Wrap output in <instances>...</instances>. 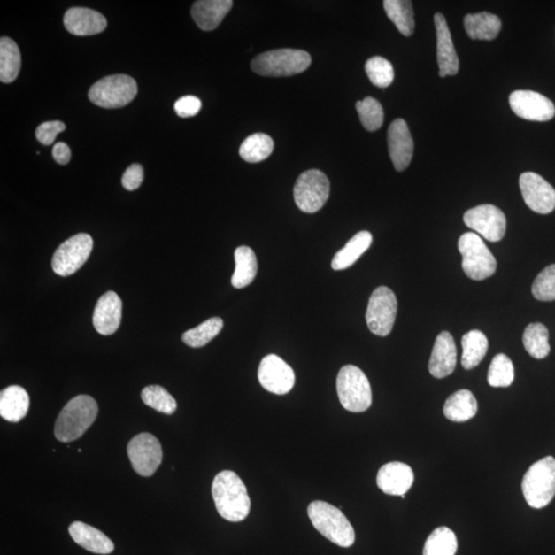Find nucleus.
I'll use <instances>...</instances> for the list:
<instances>
[{
	"mask_svg": "<svg viewBox=\"0 0 555 555\" xmlns=\"http://www.w3.org/2000/svg\"><path fill=\"white\" fill-rule=\"evenodd\" d=\"M528 505L544 508L555 496V459L546 457L531 466L521 484Z\"/></svg>",
	"mask_w": 555,
	"mask_h": 555,
	"instance_id": "nucleus-5",
	"label": "nucleus"
},
{
	"mask_svg": "<svg viewBox=\"0 0 555 555\" xmlns=\"http://www.w3.org/2000/svg\"><path fill=\"white\" fill-rule=\"evenodd\" d=\"M464 27L472 40L493 41L500 34L502 22L499 17L482 12L466 16Z\"/></svg>",
	"mask_w": 555,
	"mask_h": 555,
	"instance_id": "nucleus-26",
	"label": "nucleus"
},
{
	"mask_svg": "<svg viewBox=\"0 0 555 555\" xmlns=\"http://www.w3.org/2000/svg\"><path fill=\"white\" fill-rule=\"evenodd\" d=\"M373 243V235L369 232L363 231L356 234L348 241L339 252L335 255L331 266L335 271L346 270L352 266L361 258Z\"/></svg>",
	"mask_w": 555,
	"mask_h": 555,
	"instance_id": "nucleus-29",
	"label": "nucleus"
},
{
	"mask_svg": "<svg viewBox=\"0 0 555 555\" xmlns=\"http://www.w3.org/2000/svg\"><path fill=\"white\" fill-rule=\"evenodd\" d=\"M175 112L182 119L197 116L201 111L202 102L195 96H184L178 99L175 104Z\"/></svg>",
	"mask_w": 555,
	"mask_h": 555,
	"instance_id": "nucleus-43",
	"label": "nucleus"
},
{
	"mask_svg": "<svg viewBox=\"0 0 555 555\" xmlns=\"http://www.w3.org/2000/svg\"><path fill=\"white\" fill-rule=\"evenodd\" d=\"M232 0H200L191 6V17L203 31H212L220 27L233 6Z\"/></svg>",
	"mask_w": 555,
	"mask_h": 555,
	"instance_id": "nucleus-23",
	"label": "nucleus"
},
{
	"mask_svg": "<svg viewBox=\"0 0 555 555\" xmlns=\"http://www.w3.org/2000/svg\"><path fill=\"white\" fill-rule=\"evenodd\" d=\"M459 251L462 254L463 270L472 280L482 281L493 276L497 261L480 235L466 233L459 239Z\"/></svg>",
	"mask_w": 555,
	"mask_h": 555,
	"instance_id": "nucleus-7",
	"label": "nucleus"
},
{
	"mask_svg": "<svg viewBox=\"0 0 555 555\" xmlns=\"http://www.w3.org/2000/svg\"><path fill=\"white\" fill-rule=\"evenodd\" d=\"M509 104L516 116L534 122H547L555 114L552 102L533 91L513 92L510 95Z\"/></svg>",
	"mask_w": 555,
	"mask_h": 555,
	"instance_id": "nucleus-16",
	"label": "nucleus"
},
{
	"mask_svg": "<svg viewBox=\"0 0 555 555\" xmlns=\"http://www.w3.org/2000/svg\"><path fill=\"white\" fill-rule=\"evenodd\" d=\"M465 225L489 242H499L506 233V217L494 205H481L464 214Z\"/></svg>",
	"mask_w": 555,
	"mask_h": 555,
	"instance_id": "nucleus-13",
	"label": "nucleus"
},
{
	"mask_svg": "<svg viewBox=\"0 0 555 555\" xmlns=\"http://www.w3.org/2000/svg\"><path fill=\"white\" fill-rule=\"evenodd\" d=\"M532 293L538 301H555V265L545 267L535 279Z\"/></svg>",
	"mask_w": 555,
	"mask_h": 555,
	"instance_id": "nucleus-41",
	"label": "nucleus"
},
{
	"mask_svg": "<svg viewBox=\"0 0 555 555\" xmlns=\"http://www.w3.org/2000/svg\"><path fill=\"white\" fill-rule=\"evenodd\" d=\"M437 36V62L440 78L446 75H456L459 72L458 55L445 17L440 12L434 16Z\"/></svg>",
	"mask_w": 555,
	"mask_h": 555,
	"instance_id": "nucleus-20",
	"label": "nucleus"
},
{
	"mask_svg": "<svg viewBox=\"0 0 555 555\" xmlns=\"http://www.w3.org/2000/svg\"><path fill=\"white\" fill-rule=\"evenodd\" d=\"M29 406V395L21 386H10L0 393V416L8 422H20Z\"/></svg>",
	"mask_w": 555,
	"mask_h": 555,
	"instance_id": "nucleus-25",
	"label": "nucleus"
},
{
	"mask_svg": "<svg viewBox=\"0 0 555 555\" xmlns=\"http://www.w3.org/2000/svg\"><path fill=\"white\" fill-rule=\"evenodd\" d=\"M223 328L221 318H210L193 329L185 331L182 341L191 348H202L220 334Z\"/></svg>",
	"mask_w": 555,
	"mask_h": 555,
	"instance_id": "nucleus-35",
	"label": "nucleus"
},
{
	"mask_svg": "<svg viewBox=\"0 0 555 555\" xmlns=\"http://www.w3.org/2000/svg\"><path fill=\"white\" fill-rule=\"evenodd\" d=\"M366 72L369 81H372L375 87L387 88L390 86L394 81V68L392 64L380 56L373 57V58L367 60Z\"/></svg>",
	"mask_w": 555,
	"mask_h": 555,
	"instance_id": "nucleus-40",
	"label": "nucleus"
},
{
	"mask_svg": "<svg viewBox=\"0 0 555 555\" xmlns=\"http://www.w3.org/2000/svg\"><path fill=\"white\" fill-rule=\"evenodd\" d=\"M258 381L266 391L277 395L289 393L295 387L296 374L293 369L277 355H267L261 360Z\"/></svg>",
	"mask_w": 555,
	"mask_h": 555,
	"instance_id": "nucleus-14",
	"label": "nucleus"
},
{
	"mask_svg": "<svg viewBox=\"0 0 555 555\" xmlns=\"http://www.w3.org/2000/svg\"><path fill=\"white\" fill-rule=\"evenodd\" d=\"M413 472L410 466L401 462L388 463L380 469L376 483L382 492L392 496H404L412 487Z\"/></svg>",
	"mask_w": 555,
	"mask_h": 555,
	"instance_id": "nucleus-19",
	"label": "nucleus"
},
{
	"mask_svg": "<svg viewBox=\"0 0 555 555\" xmlns=\"http://www.w3.org/2000/svg\"><path fill=\"white\" fill-rule=\"evenodd\" d=\"M462 366L465 369L476 367L487 355L489 341L480 330H471L462 339Z\"/></svg>",
	"mask_w": 555,
	"mask_h": 555,
	"instance_id": "nucleus-31",
	"label": "nucleus"
},
{
	"mask_svg": "<svg viewBox=\"0 0 555 555\" xmlns=\"http://www.w3.org/2000/svg\"><path fill=\"white\" fill-rule=\"evenodd\" d=\"M21 53L17 43L10 37L0 40V81L11 84L18 78L21 70Z\"/></svg>",
	"mask_w": 555,
	"mask_h": 555,
	"instance_id": "nucleus-30",
	"label": "nucleus"
},
{
	"mask_svg": "<svg viewBox=\"0 0 555 555\" xmlns=\"http://www.w3.org/2000/svg\"><path fill=\"white\" fill-rule=\"evenodd\" d=\"M457 366V347L454 337L448 331L437 336L434 343L429 372L436 379H443L452 373Z\"/></svg>",
	"mask_w": 555,
	"mask_h": 555,
	"instance_id": "nucleus-22",
	"label": "nucleus"
},
{
	"mask_svg": "<svg viewBox=\"0 0 555 555\" xmlns=\"http://www.w3.org/2000/svg\"><path fill=\"white\" fill-rule=\"evenodd\" d=\"M457 550L455 533L449 528L440 527L426 540L423 555H455Z\"/></svg>",
	"mask_w": 555,
	"mask_h": 555,
	"instance_id": "nucleus-36",
	"label": "nucleus"
},
{
	"mask_svg": "<svg viewBox=\"0 0 555 555\" xmlns=\"http://www.w3.org/2000/svg\"><path fill=\"white\" fill-rule=\"evenodd\" d=\"M94 242L90 235H73L57 249L53 260V271L61 277H68L78 272L87 263L93 251Z\"/></svg>",
	"mask_w": 555,
	"mask_h": 555,
	"instance_id": "nucleus-11",
	"label": "nucleus"
},
{
	"mask_svg": "<svg viewBox=\"0 0 555 555\" xmlns=\"http://www.w3.org/2000/svg\"><path fill=\"white\" fill-rule=\"evenodd\" d=\"M397 314V298L386 286L378 287L369 298L366 323L375 335L387 336L391 334Z\"/></svg>",
	"mask_w": 555,
	"mask_h": 555,
	"instance_id": "nucleus-10",
	"label": "nucleus"
},
{
	"mask_svg": "<svg viewBox=\"0 0 555 555\" xmlns=\"http://www.w3.org/2000/svg\"><path fill=\"white\" fill-rule=\"evenodd\" d=\"M53 158L57 163L66 165L70 162V158H72V150H70L66 143H56L53 149Z\"/></svg>",
	"mask_w": 555,
	"mask_h": 555,
	"instance_id": "nucleus-45",
	"label": "nucleus"
},
{
	"mask_svg": "<svg viewBox=\"0 0 555 555\" xmlns=\"http://www.w3.org/2000/svg\"><path fill=\"white\" fill-rule=\"evenodd\" d=\"M138 93L137 82L129 75L105 76L89 91L93 104L104 108H119L130 104Z\"/></svg>",
	"mask_w": 555,
	"mask_h": 555,
	"instance_id": "nucleus-8",
	"label": "nucleus"
},
{
	"mask_svg": "<svg viewBox=\"0 0 555 555\" xmlns=\"http://www.w3.org/2000/svg\"><path fill=\"white\" fill-rule=\"evenodd\" d=\"M69 534L76 544L88 551L110 554L114 551L113 542L105 534L84 522L74 521L69 527Z\"/></svg>",
	"mask_w": 555,
	"mask_h": 555,
	"instance_id": "nucleus-24",
	"label": "nucleus"
},
{
	"mask_svg": "<svg viewBox=\"0 0 555 555\" xmlns=\"http://www.w3.org/2000/svg\"><path fill=\"white\" fill-rule=\"evenodd\" d=\"M522 197L533 212L540 214L551 213L555 208V189L543 177L526 172L520 178Z\"/></svg>",
	"mask_w": 555,
	"mask_h": 555,
	"instance_id": "nucleus-15",
	"label": "nucleus"
},
{
	"mask_svg": "<svg viewBox=\"0 0 555 555\" xmlns=\"http://www.w3.org/2000/svg\"><path fill=\"white\" fill-rule=\"evenodd\" d=\"M98 416V405L89 395H79L63 407L55 424V436L61 443L81 438Z\"/></svg>",
	"mask_w": 555,
	"mask_h": 555,
	"instance_id": "nucleus-2",
	"label": "nucleus"
},
{
	"mask_svg": "<svg viewBox=\"0 0 555 555\" xmlns=\"http://www.w3.org/2000/svg\"><path fill=\"white\" fill-rule=\"evenodd\" d=\"M524 346L535 359H544L551 352L550 333L541 323H532L525 330Z\"/></svg>",
	"mask_w": 555,
	"mask_h": 555,
	"instance_id": "nucleus-34",
	"label": "nucleus"
},
{
	"mask_svg": "<svg viewBox=\"0 0 555 555\" xmlns=\"http://www.w3.org/2000/svg\"><path fill=\"white\" fill-rule=\"evenodd\" d=\"M309 53L302 50L279 49L260 54L252 60L255 73L271 78L291 76L302 73L311 66Z\"/></svg>",
	"mask_w": 555,
	"mask_h": 555,
	"instance_id": "nucleus-4",
	"label": "nucleus"
},
{
	"mask_svg": "<svg viewBox=\"0 0 555 555\" xmlns=\"http://www.w3.org/2000/svg\"><path fill=\"white\" fill-rule=\"evenodd\" d=\"M273 139L266 134L258 133L247 137L241 144L239 154L248 163H259L272 155Z\"/></svg>",
	"mask_w": 555,
	"mask_h": 555,
	"instance_id": "nucleus-33",
	"label": "nucleus"
},
{
	"mask_svg": "<svg viewBox=\"0 0 555 555\" xmlns=\"http://www.w3.org/2000/svg\"><path fill=\"white\" fill-rule=\"evenodd\" d=\"M356 110L361 124L369 132L379 130L384 123V110L380 102L373 97L357 102Z\"/></svg>",
	"mask_w": 555,
	"mask_h": 555,
	"instance_id": "nucleus-39",
	"label": "nucleus"
},
{
	"mask_svg": "<svg viewBox=\"0 0 555 555\" xmlns=\"http://www.w3.org/2000/svg\"><path fill=\"white\" fill-rule=\"evenodd\" d=\"M144 180V171L142 165L133 164L125 171L122 178L123 187L127 190H135L139 189Z\"/></svg>",
	"mask_w": 555,
	"mask_h": 555,
	"instance_id": "nucleus-44",
	"label": "nucleus"
},
{
	"mask_svg": "<svg viewBox=\"0 0 555 555\" xmlns=\"http://www.w3.org/2000/svg\"><path fill=\"white\" fill-rule=\"evenodd\" d=\"M235 269L232 277L235 289L251 284L258 271V258L251 247L240 246L235 251Z\"/></svg>",
	"mask_w": 555,
	"mask_h": 555,
	"instance_id": "nucleus-28",
	"label": "nucleus"
},
{
	"mask_svg": "<svg viewBox=\"0 0 555 555\" xmlns=\"http://www.w3.org/2000/svg\"><path fill=\"white\" fill-rule=\"evenodd\" d=\"M127 456L136 474L152 476L163 461L161 443L150 433H140L127 444Z\"/></svg>",
	"mask_w": 555,
	"mask_h": 555,
	"instance_id": "nucleus-12",
	"label": "nucleus"
},
{
	"mask_svg": "<svg viewBox=\"0 0 555 555\" xmlns=\"http://www.w3.org/2000/svg\"><path fill=\"white\" fill-rule=\"evenodd\" d=\"M388 148L395 169L405 171L413 156V140L405 119H395L389 127Z\"/></svg>",
	"mask_w": 555,
	"mask_h": 555,
	"instance_id": "nucleus-17",
	"label": "nucleus"
},
{
	"mask_svg": "<svg viewBox=\"0 0 555 555\" xmlns=\"http://www.w3.org/2000/svg\"><path fill=\"white\" fill-rule=\"evenodd\" d=\"M66 124L59 122V120H53V122H46L37 127L35 135L42 144L50 145L53 144L57 135L59 133L66 131Z\"/></svg>",
	"mask_w": 555,
	"mask_h": 555,
	"instance_id": "nucleus-42",
	"label": "nucleus"
},
{
	"mask_svg": "<svg viewBox=\"0 0 555 555\" xmlns=\"http://www.w3.org/2000/svg\"><path fill=\"white\" fill-rule=\"evenodd\" d=\"M64 27L76 36H91L101 34L107 27L106 18L88 8H72L64 15Z\"/></svg>",
	"mask_w": 555,
	"mask_h": 555,
	"instance_id": "nucleus-21",
	"label": "nucleus"
},
{
	"mask_svg": "<svg viewBox=\"0 0 555 555\" xmlns=\"http://www.w3.org/2000/svg\"><path fill=\"white\" fill-rule=\"evenodd\" d=\"M341 405L351 412H363L372 406L373 394L367 376L359 367H342L336 379Z\"/></svg>",
	"mask_w": 555,
	"mask_h": 555,
	"instance_id": "nucleus-6",
	"label": "nucleus"
},
{
	"mask_svg": "<svg viewBox=\"0 0 555 555\" xmlns=\"http://www.w3.org/2000/svg\"><path fill=\"white\" fill-rule=\"evenodd\" d=\"M384 9L400 34L406 37L412 35L414 19L412 2L406 0H385Z\"/></svg>",
	"mask_w": 555,
	"mask_h": 555,
	"instance_id": "nucleus-32",
	"label": "nucleus"
},
{
	"mask_svg": "<svg viewBox=\"0 0 555 555\" xmlns=\"http://www.w3.org/2000/svg\"><path fill=\"white\" fill-rule=\"evenodd\" d=\"M308 515L317 531L333 543L343 548L354 544V528L339 508L324 501H314L309 505Z\"/></svg>",
	"mask_w": 555,
	"mask_h": 555,
	"instance_id": "nucleus-3",
	"label": "nucleus"
},
{
	"mask_svg": "<svg viewBox=\"0 0 555 555\" xmlns=\"http://www.w3.org/2000/svg\"><path fill=\"white\" fill-rule=\"evenodd\" d=\"M122 299L116 292L108 291L99 298L93 315L96 330L102 335H112L122 322Z\"/></svg>",
	"mask_w": 555,
	"mask_h": 555,
	"instance_id": "nucleus-18",
	"label": "nucleus"
},
{
	"mask_svg": "<svg viewBox=\"0 0 555 555\" xmlns=\"http://www.w3.org/2000/svg\"><path fill=\"white\" fill-rule=\"evenodd\" d=\"M514 381V366L512 360L505 354H497L490 363L488 382L495 388H505Z\"/></svg>",
	"mask_w": 555,
	"mask_h": 555,
	"instance_id": "nucleus-37",
	"label": "nucleus"
},
{
	"mask_svg": "<svg viewBox=\"0 0 555 555\" xmlns=\"http://www.w3.org/2000/svg\"><path fill=\"white\" fill-rule=\"evenodd\" d=\"M297 205L304 213H316L327 204L330 183L322 171L312 169L299 175L295 185Z\"/></svg>",
	"mask_w": 555,
	"mask_h": 555,
	"instance_id": "nucleus-9",
	"label": "nucleus"
},
{
	"mask_svg": "<svg viewBox=\"0 0 555 555\" xmlns=\"http://www.w3.org/2000/svg\"><path fill=\"white\" fill-rule=\"evenodd\" d=\"M477 410V400L468 390H460L451 395L443 406L446 419L456 423L467 422L476 416Z\"/></svg>",
	"mask_w": 555,
	"mask_h": 555,
	"instance_id": "nucleus-27",
	"label": "nucleus"
},
{
	"mask_svg": "<svg viewBox=\"0 0 555 555\" xmlns=\"http://www.w3.org/2000/svg\"><path fill=\"white\" fill-rule=\"evenodd\" d=\"M144 405L165 414H173L177 410V402L165 388L158 385L148 386L142 392Z\"/></svg>",
	"mask_w": 555,
	"mask_h": 555,
	"instance_id": "nucleus-38",
	"label": "nucleus"
},
{
	"mask_svg": "<svg viewBox=\"0 0 555 555\" xmlns=\"http://www.w3.org/2000/svg\"><path fill=\"white\" fill-rule=\"evenodd\" d=\"M212 496L217 513L222 519L240 522L251 513V501L246 486L233 471H221L215 476Z\"/></svg>",
	"mask_w": 555,
	"mask_h": 555,
	"instance_id": "nucleus-1",
	"label": "nucleus"
}]
</instances>
